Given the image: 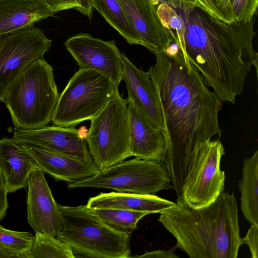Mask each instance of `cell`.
<instances>
[{"label":"cell","instance_id":"obj_23","mask_svg":"<svg viewBox=\"0 0 258 258\" xmlns=\"http://www.w3.org/2000/svg\"><path fill=\"white\" fill-rule=\"evenodd\" d=\"M88 208L93 214L110 228L121 233L130 234L138 228V223L141 219L151 214L148 212L120 209Z\"/></svg>","mask_w":258,"mask_h":258},{"label":"cell","instance_id":"obj_24","mask_svg":"<svg viewBox=\"0 0 258 258\" xmlns=\"http://www.w3.org/2000/svg\"><path fill=\"white\" fill-rule=\"evenodd\" d=\"M29 258H75L70 247L56 237L36 232L28 251Z\"/></svg>","mask_w":258,"mask_h":258},{"label":"cell","instance_id":"obj_14","mask_svg":"<svg viewBox=\"0 0 258 258\" xmlns=\"http://www.w3.org/2000/svg\"><path fill=\"white\" fill-rule=\"evenodd\" d=\"M138 32L142 46L155 55L175 42L150 0H117Z\"/></svg>","mask_w":258,"mask_h":258},{"label":"cell","instance_id":"obj_8","mask_svg":"<svg viewBox=\"0 0 258 258\" xmlns=\"http://www.w3.org/2000/svg\"><path fill=\"white\" fill-rule=\"evenodd\" d=\"M103 188L117 192L155 195L172 189L169 174L164 163L137 158L124 160L93 175L68 183L70 189Z\"/></svg>","mask_w":258,"mask_h":258},{"label":"cell","instance_id":"obj_1","mask_svg":"<svg viewBox=\"0 0 258 258\" xmlns=\"http://www.w3.org/2000/svg\"><path fill=\"white\" fill-rule=\"evenodd\" d=\"M147 72L163 115L166 149L163 163L177 197L201 146L221 130L218 115L222 101L176 43L155 54Z\"/></svg>","mask_w":258,"mask_h":258},{"label":"cell","instance_id":"obj_27","mask_svg":"<svg viewBox=\"0 0 258 258\" xmlns=\"http://www.w3.org/2000/svg\"><path fill=\"white\" fill-rule=\"evenodd\" d=\"M33 235L30 232L7 229L0 224V248L21 252L28 253Z\"/></svg>","mask_w":258,"mask_h":258},{"label":"cell","instance_id":"obj_21","mask_svg":"<svg viewBox=\"0 0 258 258\" xmlns=\"http://www.w3.org/2000/svg\"><path fill=\"white\" fill-rule=\"evenodd\" d=\"M240 192V210L251 224L258 225V151L245 158L242 177L238 182Z\"/></svg>","mask_w":258,"mask_h":258},{"label":"cell","instance_id":"obj_11","mask_svg":"<svg viewBox=\"0 0 258 258\" xmlns=\"http://www.w3.org/2000/svg\"><path fill=\"white\" fill-rule=\"evenodd\" d=\"M64 45L80 68L99 73L118 89L122 80V64L121 53L115 40L105 41L88 33H79L68 39Z\"/></svg>","mask_w":258,"mask_h":258},{"label":"cell","instance_id":"obj_4","mask_svg":"<svg viewBox=\"0 0 258 258\" xmlns=\"http://www.w3.org/2000/svg\"><path fill=\"white\" fill-rule=\"evenodd\" d=\"M59 94L53 69L43 57L27 65L9 87L3 102L15 127L25 130L46 126Z\"/></svg>","mask_w":258,"mask_h":258},{"label":"cell","instance_id":"obj_20","mask_svg":"<svg viewBox=\"0 0 258 258\" xmlns=\"http://www.w3.org/2000/svg\"><path fill=\"white\" fill-rule=\"evenodd\" d=\"M175 204L174 202L155 195L111 191L100 192L96 196L90 197L86 206L90 209H120L154 214L164 211Z\"/></svg>","mask_w":258,"mask_h":258},{"label":"cell","instance_id":"obj_2","mask_svg":"<svg viewBox=\"0 0 258 258\" xmlns=\"http://www.w3.org/2000/svg\"><path fill=\"white\" fill-rule=\"evenodd\" d=\"M181 14L186 29L180 51L222 102L234 104L253 67L257 74L253 19L229 24L198 8Z\"/></svg>","mask_w":258,"mask_h":258},{"label":"cell","instance_id":"obj_31","mask_svg":"<svg viewBox=\"0 0 258 258\" xmlns=\"http://www.w3.org/2000/svg\"><path fill=\"white\" fill-rule=\"evenodd\" d=\"M214 1L227 23L235 22L230 0H214Z\"/></svg>","mask_w":258,"mask_h":258},{"label":"cell","instance_id":"obj_28","mask_svg":"<svg viewBox=\"0 0 258 258\" xmlns=\"http://www.w3.org/2000/svg\"><path fill=\"white\" fill-rule=\"evenodd\" d=\"M235 21L246 22L254 18L256 13L258 0H230Z\"/></svg>","mask_w":258,"mask_h":258},{"label":"cell","instance_id":"obj_22","mask_svg":"<svg viewBox=\"0 0 258 258\" xmlns=\"http://www.w3.org/2000/svg\"><path fill=\"white\" fill-rule=\"evenodd\" d=\"M93 7L131 45H142L140 35L117 0H93Z\"/></svg>","mask_w":258,"mask_h":258},{"label":"cell","instance_id":"obj_19","mask_svg":"<svg viewBox=\"0 0 258 258\" xmlns=\"http://www.w3.org/2000/svg\"><path fill=\"white\" fill-rule=\"evenodd\" d=\"M55 14L40 0H0V35L30 27Z\"/></svg>","mask_w":258,"mask_h":258},{"label":"cell","instance_id":"obj_29","mask_svg":"<svg viewBox=\"0 0 258 258\" xmlns=\"http://www.w3.org/2000/svg\"><path fill=\"white\" fill-rule=\"evenodd\" d=\"M242 239L243 244L247 245L252 258H258V225L251 224Z\"/></svg>","mask_w":258,"mask_h":258},{"label":"cell","instance_id":"obj_15","mask_svg":"<svg viewBox=\"0 0 258 258\" xmlns=\"http://www.w3.org/2000/svg\"><path fill=\"white\" fill-rule=\"evenodd\" d=\"M122 80L128 101L143 114L156 127L165 134L163 115L154 83L148 72L138 69L121 53Z\"/></svg>","mask_w":258,"mask_h":258},{"label":"cell","instance_id":"obj_30","mask_svg":"<svg viewBox=\"0 0 258 258\" xmlns=\"http://www.w3.org/2000/svg\"><path fill=\"white\" fill-rule=\"evenodd\" d=\"M45 3L55 14L57 12L75 9L78 7L76 0H40Z\"/></svg>","mask_w":258,"mask_h":258},{"label":"cell","instance_id":"obj_10","mask_svg":"<svg viewBox=\"0 0 258 258\" xmlns=\"http://www.w3.org/2000/svg\"><path fill=\"white\" fill-rule=\"evenodd\" d=\"M51 44L43 31L34 25L0 35V101L25 67L43 57Z\"/></svg>","mask_w":258,"mask_h":258},{"label":"cell","instance_id":"obj_25","mask_svg":"<svg viewBox=\"0 0 258 258\" xmlns=\"http://www.w3.org/2000/svg\"><path fill=\"white\" fill-rule=\"evenodd\" d=\"M157 8L161 21L173 35L175 43L181 50L186 29L182 16L179 12L165 3L158 4Z\"/></svg>","mask_w":258,"mask_h":258},{"label":"cell","instance_id":"obj_17","mask_svg":"<svg viewBox=\"0 0 258 258\" xmlns=\"http://www.w3.org/2000/svg\"><path fill=\"white\" fill-rule=\"evenodd\" d=\"M127 104L132 156L163 162L166 149L164 133L154 126L131 102Z\"/></svg>","mask_w":258,"mask_h":258},{"label":"cell","instance_id":"obj_9","mask_svg":"<svg viewBox=\"0 0 258 258\" xmlns=\"http://www.w3.org/2000/svg\"><path fill=\"white\" fill-rule=\"evenodd\" d=\"M223 146L219 139L202 145L182 187L181 196L194 208L207 206L224 191L225 174L220 168Z\"/></svg>","mask_w":258,"mask_h":258},{"label":"cell","instance_id":"obj_33","mask_svg":"<svg viewBox=\"0 0 258 258\" xmlns=\"http://www.w3.org/2000/svg\"><path fill=\"white\" fill-rule=\"evenodd\" d=\"M8 194L5 183L0 173V221L5 217L8 208Z\"/></svg>","mask_w":258,"mask_h":258},{"label":"cell","instance_id":"obj_16","mask_svg":"<svg viewBox=\"0 0 258 258\" xmlns=\"http://www.w3.org/2000/svg\"><path fill=\"white\" fill-rule=\"evenodd\" d=\"M31 156L37 166L56 180L68 183L90 177L99 169L94 162L28 144H21Z\"/></svg>","mask_w":258,"mask_h":258},{"label":"cell","instance_id":"obj_34","mask_svg":"<svg viewBox=\"0 0 258 258\" xmlns=\"http://www.w3.org/2000/svg\"><path fill=\"white\" fill-rule=\"evenodd\" d=\"M78 7L76 10L83 15L87 16L90 19L91 18L93 9V0H76Z\"/></svg>","mask_w":258,"mask_h":258},{"label":"cell","instance_id":"obj_26","mask_svg":"<svg viewBox=\"0 0 258 258\" xmlns=\"http://www.w3.org/2000/svg\"><path fill=\"white\" fill-rule=\"evenodd\" d=\"M157 7L161 3L166 4L183 13H188L195 8L199 9L212 17L227 23L214 0H150Z\"/></svg>","mask_w":258,"mask_h":258},{"label":"cell","instance_id":"obj_18","mask_svg":"<svg viewBox=\"0 0 258 258\" xmlns=\"http://www.w3.org/2000/svg\"><path fill=\"white\" fill-rule=\"evenodd\" d=\"M35 161L21 144L12 138L0 139V173L8 192L27 187Z\"/></svg>","mask_w":258,"mask_h":258},{"label":"cell","instance_id":"obj_12","mask_svg":"<svg viewBox=\"0 0 258 258\" xmlns=\"http://www.w3.org/2000/svg\"><path fill=\"white\" fill-rule=\"evenodd\" d=\"M27 219L36 232L56 236L61 228L58 204L53 198L43 172L37 166L27 184Z\"/></svg>","mask_w":258,"mask_h":258},{"label":"cell","instance_id":"obj_13","mask_svg":"<svg viewBox=\"0 0 258 258\" xmlns=\"http://www.w3.org/2000/svg\"><path fill=\"white\" fill-rule=\"evenodd\" d=\"M12 139L20 144H28L93 162L85 140L74 127L57 125L25 130L15 127Z\"/></svg>","mask_w":258,"mask_h":258},{"label":"cell","instance_id":"obj_3","mask_svg":"<svg viewBox=\"0 0 258 258\" xmlns=\"http://www.w3.org/2000/svg\"><path fill=\"white\" fill-rule=\"evenodd\" d=\"M158 221L176 239V246L190 258H237L243 244L234 193L223 191L200 208L177 197L172 207L159 213Z\"/></svg>","mask_w":258,"mask_h":258},{"label":"cell","instance_id":"obj_6","mask_svg":"<svg viewBox=\"0 0 258 258\" xmlns=\"http://www.w3.org/2000/svg\"><path fill=\"white\" fill-rule=\"evenodd\" d=\"M127 99L116 89L104 108L93 118L85 140L93 162L101 170L132 157Z\"/></svg>","mask_w":258,"mask_h":258},{"label":"cell","instance_id":"obj_5","mask_svg":"<svg viewBox=\"0 0 258 258\" xmlns=\"http://www.w3.org/2000/svg\"><path fill=\"white\" fill-rule=\"evenodd\" d=\"M61 228L56 236L67 244L76 257H130L131 234L116 231L93 214L86 205L58 204Z\"/></svg>","mask_w":258,"mask_h":258},{"label":"cell","instance_id":"obj_7","mask_svg":"<svg viewBox=\"0 0 258 258\" xmlns=\"http://www.w3.org/2000/svg\"><path fill=\"white\" fill-rule=\"evenodd\" d=\"M117 89L105 76L80 68L59 94L52 121L62 127H75L90 120L104 108Z\"/></svg>","mask_w":258,"mask_h":258},{"label":"cell","instance_id":"obj_36","mask_svg":"<svg viewBox=\"0 0 258 258\" xmlns=\"http://www.w3.org/2000/svg\"><path fill=\"white\" fill-rule=\"evenodd\" d=\"M78 133L79 135V136L84 139L85 140L86 138L87 137L89 129H87L86 127L85 126H81L80 128H79L78 130Z\"/></svg>","mask_w":258,"mask_h":258},{"label":"cell","instance_id":"obj_35","mask_svg":"<svg viewBox=\"0 0 258 258\" xmlns=\"http://www.w3.org/2000/svg\"><path fill=\"white\" fill-rule=\"evenodd\" d=\"M0 258H29L28 253L21 252L0 248Z\"/></svg>","mask_w":258,"mask_h":258},{"label":"cell","instance_id":"obj_32","mask_svg":"<svg viewBox=\"0 0 258 258\" xmlns=\"http://www.w3.org/2000/svg\"><path fill=\"white\" fill-rule=\"evenodd\" d=\"M134 257L144 258H178L174 251V248L170 250H156L147 252L141 255L133 256Z\"/></svg>","mask_w":258,"mask_h":258}]
</instances>
